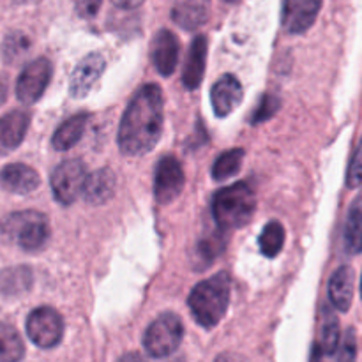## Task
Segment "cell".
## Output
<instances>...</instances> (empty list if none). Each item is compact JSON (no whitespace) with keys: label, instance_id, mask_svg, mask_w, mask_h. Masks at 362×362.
<instances>
[{"label":"cell","instance_id":"cell-39","mask_svg":"<svg viewBox=\"0 0 362 362\" xmlns=\"http://www.w3.org/2000/svg\"><path fill=\"white\" fill-rule=\"evenodd\" d=\"M361 296H362V278H361Z\"/></svg>","mask_w":362,"mask_h":362},{"label":"cell","instance_id":"cell-11","mask_svg":"<svg viewBox=\"0 0 362 362\" xmlns=\"http://www.w3.org/2000/svg\"><path fill=\"white\" fill-rule=\"evenodd\" d=\"M105 67L106 60L101 53H88L85 59H81L78 66L74 67L73 74H71V95L76 99L85 98L94 88V85L98 83L101 74L105 73Z\"/></svg>","mask_w":362,"mask_h":362},{"label":"cell","instance_id":"cell-6","mask_svg":"<svg viewBox=\"0 0 362 362\" xmlns=\"http://www.w3.org/2000/svg\"><path fill=\"white\" fill-rule=\"evenodd\" d=\"M87 168L80 159H67L60 163L52 173V191L60 205H73L83 193Z\"/></svg>","mask_w":362,"mask_h":362},{"label":"cell","instance_id":"cell-33","mask_svg":"<svg viewBox=\"0 0 362 362\" xmlns=\"http://www.w3.org/2000/svg\"><path fill=\"white\" fill-rule=\"evenodd\" d=\"M214 362H247V361L244 359L243 356H239V354L225 352V354H221V356H219Z\"/></svg>","mask_w":362,"mask_h":362},{"label":"cell","instance_id":"cell-36","mask_svg":"<svg viewBox=\"0 0 362 362\" xmlns=\"http://www.w3.org/2000/svg\"><path fill=\"white\" fill-rule=\"evenodd\" d=\"M119 362H147V361H145L140 354H127V356H124Z\"/></svg>","mask_w":362,"mask_h":362},{"label":"cell","instance_id":"cell-3","mask_svg":"<svg viewBox=\"0 0 362 362\" xmlns=\"http://www.w3.org/2000/svg\"><path fill=\"white\" fill-rule=\"evenodd\" d=\"M255 209L257 197L247 182L223 187L212 198V218L223 232L246 226L253 218Z\"/></svg>","mask_w":362,"mask_h":362},{"label":"cell","instance_id":"cell-8","mask_svg":"<svg viewBox=\"0 0 362 362\" xmlns=\"http://www.w3.org/2000/svg\"><path fill=\"white\" fill-rule=\"evenodd\" d=\"M53 67L48 59H35L25 66L16 81V95L23 105H34L45 94Z\"/></svg>","mask_w":362,"mask_h":362},{"label":"cell","instance_id":"cell-16","mask_svg":"<svg viewBox=\"0 0 362 362\" xmlns=\"http://www.w3.org/2000/svg\"><path fill=\"white\" fill-rule=\"evenodd\" d=\"M211 14V0H173L172 18L186 30H197Z\"/></svg>","mask_w":362,"mask_h":362},{"label":"cell","instance_id":"cell-25","mask_svg":"<svg viewBox=\"0 0 362 362\" xmlns=\"http://www.w3.org/2000/svg\"><path fill=\"white\" fill-rule=\"evenodd\" d=\"M258 244H260L262 253L267 258H274L281 253L283 246H285V228H283L281 223L271 221L262 232L260 239H258Z\"/></svg>","mask_w":362,"mask_h":362},{"label":"cell","instance_id":"cell-19","mask_svg":"<svg viewBox=\"0 0 362 362\" xmlns=\"http://www.w3.org/2000/svg\"><path fill=\"white\" fill-rule=\"evenodd\" d=\"M205 62H207V39L205 35H197L189 46V53L186 59V67H184L182 81L186 88L200 87L205 73Z\"/></svg>","mask_w":362,"mask_h":362},{"label":"cell","instance_id":"cell-5","mask_svg":"<svg viewBox=\"0 0 362 362\" xmlns=\"http://www.w3.org/2000/svg\"><path fill=\"white\" fill-rule=\"evenodd\" d=\"M184 325L175 313H163L148 325L144 336V346L154 359H163L175 352L182 343Z\"/></svg>","mask_w":362,"mask_h":362},{"label":"cell","instance_id":"cell-17","mask_svg":"<svg viewBox=\"0 0 362 362\" xmlns=\"http://www.w3.org/2000/svg\"><path fill=\"white\" fill-rule=\"evenodd\" d=\"M117 187V177L113 170L101 168L95 170L94 173L87 175L83 186V198L87 204L90 205H103L108 200H112L115 194Z\"/></svg>","mask_w":362,"mask_h":362},{"label":"cell","instance_id":"cell-28","mask_svg":"<svg viewBox=\"0 0 362 362\" xmlns=\"http://www.w3.org/2000/svg\"><path fill=\"white\" fill-rule=\"evenodd\" d=\"M221 233H214L209 239H204L197 247V253H194V262L202 265H207L214 260L216 257L221 255V251L225 250V243H223Z\"/></svg>","mask_w":362,"mask_h":362},{"label":"cell","instance_id":"cell-22","mask_svg":"<svg viewBox=\"0 0 362 362\" xmlns=\"http://www.w3.org/2000/svg\"><path fill=\"white\" fill-rule=\"evenodd\" d=\"M25 345L20 332L9 324H0V362H20Z\"/></svg>","mask_w":362,"mask_h":362},{"label":"cell","instance_id":"cell-1","mask_svg":"<svg viewBox=\"0 0 362 362\" xmlns=\"http://www.w3.org/2000/svg\"><path fill=\"white\" fill-rule=\"evenodd\" d=\"M163 92L158 85H144L124 112L119 127V147L126 156H144L158 145L163 134Z\"/></svg>","mask_w":362,"mask_h":362},{"label":"cell","instance_id":"cell-18","mask_svg":"<svg viewBox=\"0 0 362 362\" xmlns=\"http://www.w3.org/2000/svg\"><path fill=\"white\" fill-rule=\"evenodd\" d=\"M354 290H356V274L354 269L349 265H341L338 271L332 274L331 281H329V299H331L332 306L338 311L350 310L354 300Z\"/></svg>","mask_w":362,"mask_h":362},{"label":"cell","instance_id":"cell-2","mask_svg":"<svg viewBox=\"0 0 362 362\" xmlns=\"http://www.w3.org/2000/svg\"><path fill=\"white\" fill-rule=\"evenodd\" d=\"M230 276L226 272H218L211 279L198 283L189 293L191 315L194 320L205 329H212L225 317L230 304Z\"/></svg>","mask_w":362,"mask_h":362},{"label":"cell","instance_id":"cell-34","mask_svg":"<svg viewBox=\"0 0 362 362\" xmlns=\"http://www.w3.org/2000/svg\"><path fill=\"white\" fill-rule=\"evenodd\" d=\"M117 7H122V9H134V7L141 6L144 0H112Z\"/></svg>","mask_w":362,"mask_h":362},{"label":"cell","instance_id":"cell-4","mask_svg":"<svg viewBox=\"0 0 362 362\" xmlns=\"http://www.w3.org/2000/svg\"><path fill=\"white\" fill-rule=\"evenodd\" d=\"M0 232L11 243L28 253L41 251L52 237L48 218L37 211H21L7 214L0 221Z\"/></svg>","mask_w":362,"mask_h":362},{"label":"cell","instance_id":"cell-12","mask_svg":"<svg viewBox=\"0 0 362 362\" xmlns=\"http://www.w3.org/2000/svg\"><path fill=\"white\" fill-rule=\"evenodd\" d=\"M151 57L161 76H172L179 64V39L172 30H159L151 45Z\"/></svg>","mask_w":362,"mask_h":362},{"label":"cell","instance_id":"cell-35","mask_svg":"<svg viewBox=\"0 0 362 362\" xmlns=\"http://www.w3.org/2000/svg\"><path fill=\"white\" fill-rule=\"evenodd\" d=\"M7 99V81L6 78H0V106L6 103Z\"/></svg>","mask_w":362,"mask_h":362},{"label":"cell","instance_id":"cell-10","mask_svg":"<svg viewBox=\"0 0 362 362\" xmlns=\"http://www.w3.org/2000/svg\"><path fill=\"white\" fill-rule=\"evenodd\" d=\"M322 9V0H285L281 23L288 34H304L310 30Z\"/></svg>","mask_w":362,"mask_h":362},{"label":"cell","instance_id":"cell-15","mask_svg":"<svg viewBox=\"0 0 362 362\" xmlns=\"http://www.w3.org/2000/svg\"><path fill=\"white\" fill-rule=\"evenodd\" d=\"M41 184V177L34 168L21 163L7 165L0 172V186L14 194H28L35 191Z\"/></svg>","mask_w":362,"mask_h":362},{"label":"cell","instance_id":"cell-26","mask_svg":"<svg viewBox=\"0 0 362 362\" xmlns=\"http://www.w3.org/2000/svg\"><path fill=\"white\" fill-rule=\"evenodd\" d=\"M32 272L27 267H14L0 272V290L7 296H16L30 286Z\"/></svg>","mask_w":362,"mask_h":362},{"label":"cell","instance_id":"cell-7","mask_svg":"<svg viewBox=\"0 0 362 362\" xmlns=\"http://www.w3.org/2000/svg\"><path fill=\"white\" fill-rule=\"evenodd\" d=\"M27 334L39 349H53L64 336L62 317L49 306L37 308L27 318Z\"/></svg>","mask_w":362,"mask_h":362},{"label":"cell","instance_id":"cell-27","mask_svg":"<svg viewBox=\"0 0 362 362\" xmlns=\"http://www.w3.org/2000/svg\"><path fill=\"white\" fill-rule=\"evenodd\" d=\"M30 48V39L23 32H11L4 39L2 57L7 64H18L28 55Z\"/></svg>","mask_w":362,"mask_h":362},{"label":"cell","instance_id":"cell-37","mask_svg":"<svg viewBox=\"0 0 362 362\" xmlns=\"http://www.w3.org/2000/svg\"><path fill=\"white\" fill-rule=\"evenodd\" d=\"M14 4H32V2H37V0H13Z\"/></svg>","mask_w":362,"mask_h":362},{"label":"cell","instance_id":"cell-23","mask_svg":"<svg viewBox=\"0 0 362 362\" xmlns=\"http://www.w3.org/2000/svg\"><path fill=\"white\" fill-rule=\"evenodd\" d=\"M339 339H341V331H339V322L332 311L325 310L324 322H322L320 332V345H318V354L320 357H331L338 352Z\"/></svg>","mask_w":362,"mask_h":362},{"label":"cell","instance_id":"cell-38","mask_svg":"<svg viewBox=\"0 0 362 362\" xmlns=\"http://www.w3.org/2000/svg\"><path fill=\"white\" fill-rule=\"evenodd\" d=\"M226 2H230V4H233V2H237V0H226Z\"/></svg>","mask_w":362,"mask_h":362},{"label":"cell","instance_id":"cell-30","mask_svg":"<svg viewBox=\"0 0 362 362\" xmlns=\"http://www.w3.org/2000/svg\"><path fill=\"white\" fill-rule=\"evenodd\" d=\"M346 186L350 189H357L362 186V138L350 159L349 172H346Z\"/></svg>","mask_w":362,"mask_h":362},{"label":"cell","instance_id":"cell-31","mask_svg":"<svg viewBox=\"0 0 362 362\" xmlns=\"http://www.w3.org/2000/svg\"><path fill=\"white\" fill-rule=\"evenodd\" d=\"M338 362H357V338L352 327L343 336L341 349L338 354Z\"/></svg>","mask_w":362,"mask_h":362},{"label":"cell","instance_id":"cell-32","mask_svg":"<svg viewBox=\"0 0 362 362\" xmlns=\"http://www.w3.org/2000/svg\"><path fill=\"white\" fill-rule=\"evenodd\" d=\"M103 0H76V11L81 18H94Z\"/></svg>","mask_w":362,"mask_h":362},{"label":"cell","instance_id":"cell-14","mask_svg":"<svg viewBox=\"0 0 362 362\" xmlns=\"http://www.w3.org/2000/svg\"><path fill=\"white\" fill-rule=\"evenodd\" d=\"M30 124V115L23 110H14L0 117V154H9L23 141Z\"/></svg>","mask_w":362,"mask_h":362},{"label":"cell","instance_id":"cell-20","mask_svg":"<svg viewBox=\"0 0 362 362\" xmlns=\"http://www.w3.org/2000/svg\"><path fill=\"white\" fill-rule=\"evenodd\" d=\"M88 115L87 113H78L67 119L62 126L57 127L52 136V145L55 151H69L80 141L85 127H87Z\"/></svg>","mask_w":362,"mask_h":362},{"label":"cell","instance_id":"cell-24","mask_svg":"<svg viewBox=\"0 0 362 362\" xmlns=\"http://www.w3.org/2000/svg\"><path fill=\"white\" fill-rule=\"evenodd\" d=\"M244 161V151L243 148H232L226 151L216 159L214 166H212V179L214 180H226L237 175Z\"/></svg>","mask_w":362,"mask_h":362},{"label":"cell","instance_id":"cell-9","mask_svg":"<svg viewBox=\"0 0 362 362\" xmlns=\"http://www.w3.org/2000/svg\"><path fill=\"white\" fill-rule=\"evenodd\" d=\"M184 170L182 165L173 156H166L156 166L154 194L158 204H172L184 189Z\"/></svg>","mask_w":362,"mask_h":362},{"label":"cell","instance_id":"cell-29","mask_svg":"<svg viewBox=\"0 0 362 362\" xmlns=\"http://www.w3.org/2000/svg\"><path fill=\"white\" fill-rule=\"evenodd\" d=\"M279 106H281V101H279L278 95L265 94L264 98L260 99V103H258V106H257V110H255V115H253V119H251V122L260 124V122H265V120L272 119V117L278 113Z\"/></svg>","mask_w":362,"mask_h":362},{"label":"cell","instance_id":"cell-13","mask_svg":"<svg viewBox=\"0 0 362 362\" xmlns=\"http://www.w3.org/2000/svg\"><path fill=\"white\" fill-rule=\"evenodd\" d=\"M243 85H240L239 78L233 74H225L219 78L211 90V103L212 110L218 117H226L243 103Z\"/></svg>","mask_w":362,"mask_h":362},{"label":"cell","instance_id":"cell-21","mask_svg":"<svg viewBox=\"0 0 362 362\" xmlns=\"http://www.w3.org/2000/svg\"><path fill=\"white\" fill-rule=\"evenodd\" d=\"M343 243H345V250L350 255H357L362 251V197L357 198L350 209Z\"/></svg>","mask_w":362,"mask_h":362}]
</instances>
